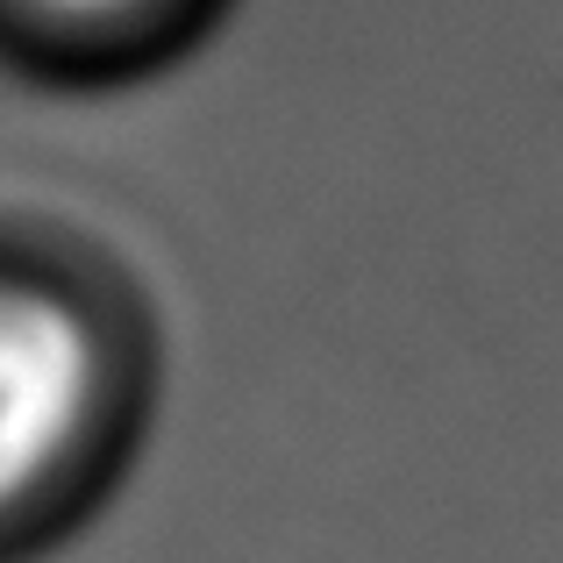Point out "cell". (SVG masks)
<instances>
[{
  "mask_svg": "<svg viewBox=\"0 0 563 563\" xmlns=\"http://www.w3.org/2000/svg\"><path fill=\"white\" fill-rule=\"evenodd\" d=\"M93 321L65 292L0 272V514L29 507L71 471L100 413Z\"/></svg>",
  "mask_w": 563,
  "mask_h": 563,
  "instance_id": "6da1fadb",
  "label": "cell"
},
{
  "mask_svg": "<svg viewBox=\"0 0 563 563\" xmlns=\"http://www.w3.org/2000/svg\"><path fill=\"white\" fill-rule=\"evenodd\" d=\"M36 8L65 14V22H122V14H136L143 0H36Z\"/></svg>",
  "mask_w": 563,
  "mask_h": 563,
  "instance_id": "7a4b0ae2",
  "label": "cell"
}]
</instances>
